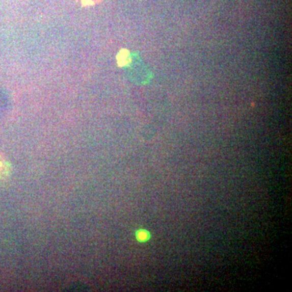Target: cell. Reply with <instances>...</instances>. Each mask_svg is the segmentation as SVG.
Returning a JSON list of instances; mask_svg holds the SVG:
<instances>
[{
	"label": "cell",
	"instance_id": "6da1fadb",
	"mask_svg": "<svg viewBox=\"0 0 292 292\" xmlns=\"http://www.w3.org/2000/svg\"><path fill=\"white\" fill-rule=\"evenodd\" d=\"M9 172V166L4 160L0 159V177H5Z\"/></svg>",
	"mask_w": 292,
	"mask_h": 292
},
{
	"label": "cell",
	"instance_id": "7a4b0ae2",
	"mask_svg": "<svg viewBox=\"0 0 292 292\" xmlns=\"http://www.w3.org/2000/svg\"><path fill=\"white\" fill-rule=\"evenodd\" d=\"M149 238H150V234H149V233L147 231L141 230V231H137V238L138 241H141V242H145V241H147Z\"/></svg>",
	"mask_w": 292,
	"mask_h": 292
}]
</instances>
